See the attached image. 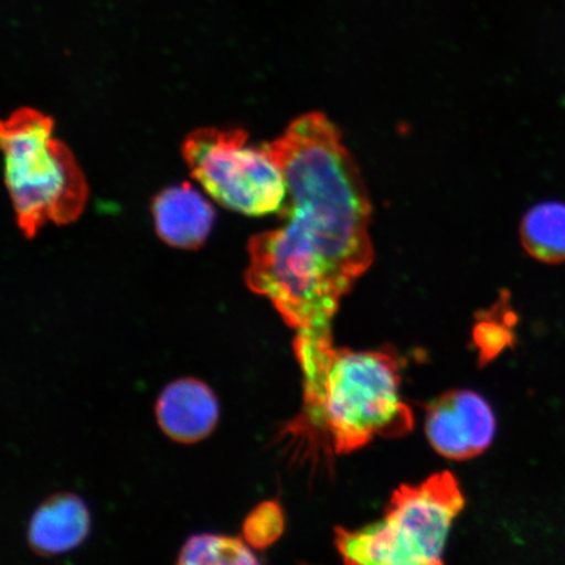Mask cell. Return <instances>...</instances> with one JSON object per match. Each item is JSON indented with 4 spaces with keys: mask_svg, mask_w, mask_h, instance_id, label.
Returning a JSON list of instances; mask_svg holds the SVG:
<instances>
[{
    "mask_svg": "<svg viewBox=\"0 0 565 565\" xmlns=\"http://www.w3.org/2000/svg\"><path fill=\"white\" fill-rule=\"evenodd\" d=\"M267 150L286 177V224L355 285L373 263L372 206L341 131L322 113H308Z\"/></svg>",
    "mask_w": 565,
    "mask_h": 565,
    "instance_id": "cell-1",
    "label": "cell"
},
{
    "mask_svg": "<svg viewBox=\"0 0 565 565\" xmlns=\"http://www.w3.org/2000/svg\"><path fill=\"white\" fill-rule=\"evenodd\" d=\"M294 349L303 406L285 430L291 439L348 455L377 437L394 439L413 429L412 408L401 395V365L391 352L335 349L333 341Z\"/></svg>",
    "mask_w": 565,
    "mask_h": 565,
    "instance_id": "cell-2",
    "label": "cell"
},
{
    "mask_svg": "<svg viewBox=\"0 0 565 565\" xmlns=\"http://www.w3.org/2000/svg\"><path fill=\"white\" fill-rule=\"evenodd\" d=\"M53 130V119L31 108L17 110L2 124L7 188L28 238L47 222H75L88 200L81 167Z\"/></svg>",
    "mask_w": 565,
    "mask_h": 565,
    "instance_id": "cell-3",
    "label": "cell"
},
{
    "mask_svg": "<svg viewBox=\"0 0 565 565\" xmlns=\"http://www.w3.org/2000/svg\"><path fill=\"white\" fill-rule=\"evenodd\" d=\"M463 505L457 479L448 471L437 472L418 486H402L373 524L337 529V548L349 564H439Z\"/></svg>",
    "mask_w": 565,
    "mask_h": 565,
    "instance_id": "cell-4",
    "label": "cell"
},
{
    "mask_svg": "<svg viewBox=\"0 0 565 565\" xmlns=\"http://www.w3.org/2000/svg\"><path fill=\"white\" fill-rule=\"evenodd\" d=\"M242 129H198L182 146L190 173L225 209L265 216L285 209V173L267 147L247 143Z\"/></svg>",
    "mask_w": 565,
    "mask_h": 565,
    "instance_id": "cell-5",
    "label": "cell"
},
{
    "mask_svg": "<svg viewBox=\"0 0 565 565\" xmlns=\"http://www.w3.org/2000/svg\"><path fill=\"white\" fill-rule=\"evenodd\" d=\"M426 434L437 454L454 461H465L491 447L497 419L482 395L451 391L428 406Z\"/></svg>",
    "mask_w": 565,
    "mask_h": 565,
    "instance_id": "cell-6",
    "label": "cell"
},
{
    "mask_svg": "<svg viewBox=\"0 0 565 565\" xmlns=\"http://www.w3.org/2000/svg\"><path fill=\"white\" fill-rule=\"evenodd\" d=\"M154 413L160 429L169 439L195 444L206 439L215 429L218 404L209 385L185 377L173 381L161 392Z\"/></svg>",
    "mask_w": 565,
    "mask_h": 565,
    "instance_id": "cell-7",
    "label": "cell"
},
{
    "mask_svg": "<svg viewBox=\"0 0 565 565\" xmlns=\"http://www.w3.org/2000/svg\"><path fill=\"white\" fill-rule=\"evenodd\" d=\"M152 214L159 237L177 249L200 247L215 218L211 204L189 183L162 190L153 201Z\"/></svg>",
    "mask_w": 565,
    "mask_h": 565,
    "instance_id": "cell-8",
    "label": "cell"
},
{
    "mask_svg": "<svg viewBox=\"0 0 565 565\" xmlns=\"http://www.w3.org/2000/svg\"><path fill=\"white\" fill-rule=\"evenodd\" d=\"M89 512L76 494H52L34 511L28 545L40 556H55L82 545L89 533Z\"/></svg>",
    "mask_w": 565,
    "mask_h": 565,
    "instance_id": "cell-9",
    "label": "cell"
},
{
    "mask_svg": "<svg viewBox=\"0 0 565 565\" xmlns=\"http://www.w3.org/2000/svg\"><path fill=\"white\" fill-rule=\"evenodd\" d=\"M521 239L541 263H565V204L548 201L530 209L522 218Z\"/></svg>",
    "mask_w": 565,
    "mask_h": 565,
    "instance_id": "cell-10",
    "label": "cell"
},
{
    "mask_svg": "<svg viewBox=\"0 0 565 565\" xmlns=\"http://www.w3.org/2000/svg\"><path fill=\"white\" fill-rule=\"evenodd\" d=\"M177 563L183 564H258L256 555L239 539L227 535L198 534L182 547Z\"/></svg>",
    "mask_w": 565,
    "mask_h": 565,
    "instance_id": "cell-11",
    "label": "cell"
},
{
    "mask_svg": "<svg viewBox=\"0 0 565 565\" xmlns=\"http://www.w3.org/2000/svg\"><path fill=\"white\" fill-rule=\"evenodd\" d=\"M285 530L281 508L275 501H265L254 508L247 515L243 533L244 539L254 548L264 550L271 546Z\"/></svg>",
    "mask_w": 565,
    "mask_h": 565,
    "instance_id": "cell-12",
    "label": "cell"
}]
</instances>
